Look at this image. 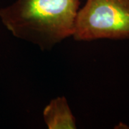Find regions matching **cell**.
I'll return each instance as SVG.
<instances>
[{
    "label": "cell",
    "mask_w": 129,
    "mask_h": 129,
    "mask_svg": "<svg viewBox=\"0 0 129 129\" xmlns=\"http://www.w3.org/2000/svg\"><path fill=\"white\" fill-rule=\"evenodd\" d=\"M80 0H17L0 9V19L14 37L42 50L73 36Z\"/></svg>",
    "instance_id": "1"
},
{
    "label": "cell",
    "mask_w": 129,
    "mask_h": 129,
    "mask_svg": "<svg viewBox=\"0 0 129 129\" xmlns=\"http://www.w3.org/2000/svg\"><path fill=\"white\" fill-rule=\"evenodd\" d=\"M73 37L78 41L129 39V0H86Z\"/></svg>",
    "instance_id": "2"
},
{
    "label": "cell",
    "mask_w": 129,
    "mask_h": 129,
    "mask_svg": "<svg viewBox=\"0 0 129 129\" xmlns=\"http://www.w3.org/2000/svg\"><path fill=\"white\" fill-rule=\"evenodd\" d=\"M43 118L49 129L77 128L76 119L64 97L54 98L47 105Z\"/></svg>",
    "instance_id": "3"
}]
</instances>
